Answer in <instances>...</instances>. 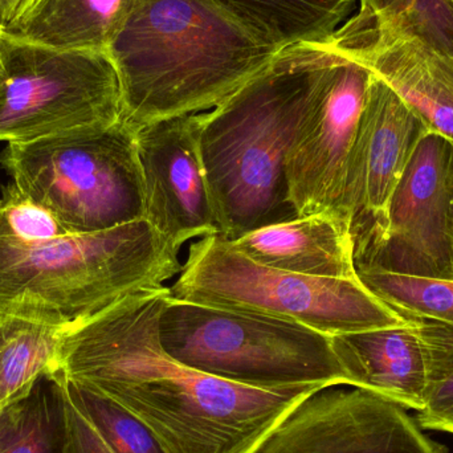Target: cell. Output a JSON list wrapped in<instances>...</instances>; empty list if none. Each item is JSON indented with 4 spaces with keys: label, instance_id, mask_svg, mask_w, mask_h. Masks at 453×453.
<instances>
[{
    "label": "cell",
    "instance_id": "cell-1",
    "mask_svg": "<svg viewBox=\"0 0 453 453\" xmlns=\"http://www.w3.org/2000/svg\"><path fill=\"white\" fill-rule=\"evenodd\" d=\"M167 287L68 325L52 372L121 407L164 453H250L317 383L240 385L173 358L159 337Z\"/></svg>",
    "mask_w": 453,
    "mask_h": 453
},
{
    "label": "cell",
    "instance_id": "cell-2",
    "mask_svg": "<svg viewBox=\"0 0 453 453\" xmlns=\"http://www.w3.org/2000/svg\"><path fill=\"white\" fill-rule=\"evenodd\" d=\"M281 50L215 0H138L106 48L134 130L211 111Z\"/></svg>",
    "mask_w": 453,
    "mask_h": 453
},
{
    "label": "cell",
    "instance_id": "cell-3",
    "mask_svg": "<svg viewBox=\"0 0 453 453\" xmlns=\"http://www.w3.org/2000/svg\"><path fill=\"white\" fill-rule=\"evenodd\" d=\"M335 52L330 45L282 50L236 92L198 114L199 148L226 240L297 218L288 186V151L298 122Z\"/></svg>",
    "mask_w": 453,
    "mask_h": 453
},
{
    "label": "cell",
    "instance_id": "cell-4",
    "mask_svg": "<svg viewBox=\"0 0 453 453\" xmlns=\"http://www.w3.org/2000/svg\"><path fill=\"white\" fill-rule=\"evenodd\" d=\"M180 271L178 253L145 219L36 244L0 229V314L68 326L161 289Z\"/></svg>",
    "mask_w": 453,
    "mask_h": 453
},
{
    "label": "cell",
    "instance_id": "cell-5",
    "mask_svg": "<svg viewBox=\"0 0 453 453\" xmlns=\"http://www.w3.org/2000/svg\"><path fill=\"white\" fill-rule=\"evenodd\" d=\"M177 300L298 322L327 335L407 321L358 279L305 276L261 265L220 234L201 237L169 288Z\"/></svg>",
    "mask_w": 453,
    "mask_h": 453
},
{
    "label": "cell",
    "instance_id": "cell-6",
    "mask_svg": "<svg viewBox=\"0 0 453 453\" xmlns=\"http://www.w3.org/2000/svg\"><path fill=\"white\" fill-rule=\"evenodd\" d=\"M165 350L202 372L253 388L350 385L332 335L298 322L169 296L159 321Z\"/></svg>",
    "mask_w": 453,
    "mask_h": 453
},
{
    "label": "cell",
    "instance_id": "cell-7",
    "mask_svg": "<svg viewBox=\"0 0 453 453\" xmlns=\"http://www.w3.org/2000/svg\"><path fill=\"white\" fill-rule=\"evenodd\" d=\"M3 169L24 196L68 234L104 231L145 218V180L135 130L124 122L8 143Z\"/></svg>",
    "mask_w": 453,
    "mask_h": 453
},
{
    "label": "cell",
    "instance_id": "cell-8",
    "mask_svg": "<svg viewBox=\"0 0 453 453\" xmlns=\"http://www.w3.org/2000/svg\"><path fill=\"white\" fill-rule=\"evenodd\" d=\"M0 142L121 122V87L106 50H64L0 31Z\"/></svg>",
    "mask_w": 453,
    "mask_h": 453
},
{
    "label": "cell",
    "instance_id": "cell-9",
    "mask_svg": "<svg viewBox=\"0 0 453 453\" xmlns=\"http://www.w3.org/2000/svg\"><path fill=\"white\" fill-rule=\"evenodd\" d=\"M357 272L453 280V143L435 132L420 141L382 226L354 244Z\"/></svg>",
    "mask_w": 453,
    "mask_h": 453
},
{
    "label": "cell",
    "instance_id": "cell-10",
    "mask_svg": "<svg viewBox=\"0 0 453 453\" xmlns=\"http://www.w3.org/2000/svg\"><path fill=\"white\" fill-rule=\"evenodd\" d=\"M333 50L334 60L298 122L285 170L297 217L330 212L346 223V167L372 72L361 61Z\"/></svg>",
    "mask_w": 453,
    "mask_h": 453
},
{
    "label": "cell",
    "instance_id": "cell-11",
    "mask_svg": "<svg viewBox=\"0 0 453 453\" xmlns=\"http://www.w3.org/2000/svg\"><path fill=\"white\" fill-rule=\"evenodd\" d=\"M250 453H446L395 402L351 385L298 402Z\"/></svg>",
    "mask_w": 453,
    "mask_h": 453
},
{
    "label": "cell",
    "instance_id": "cell-12",
    "mask_svg": "<svg viewBox=\"0 0 453 453\" xmlns=\"http://www.w3.org/2000/svg\"><path fill=\"white\" fill-rule=\"evenodd\" d=\"M430 132L420 114L372 73L343 186L342 217L353 245L382 226L394 190Z\"/></svg>",
    "mask_w": 453,
    "mask_h": 453
},
{
    "label": "cell",
    "instance_id": "cell-13",
    "mask_svg": "<svg viewBox=\"0 0 453 453\" xmlns=\"http://www.w3.org/2000/svg\"><path fill=\"white\" fill-rule=\"evenodd\" d=\"M145 180V218L180 255L196 237L219 234L199 148L198 114L135 130Z\"/></svg>",
    "mask_w": 453,
    "mask_h": 453
},
{
    "label": "cell",
    "instance_id": "cell-14",
    "mask_svg": "<svg viewBox=\"0 0 453 453\" xmlns=\"http://www.w3.org/2000/svg\"><path fill=\"white\" fill-rule=\"evenodd\" d=\"M327 44L364 63L453 143V58L382 21L349 19Z\"/></svg>",
    "mask_w": 453,
    "mask_h": 453
},
{
    "label": "cell",
    "instance_id": "cell-15",
    "mask_svg": "<svg viewBox=\"0 0 453 453\" xmlns=\"http://www.w3.org/2000/svg\"><path fill=\"white\" fill-rule=\"evenodd\" d=\"M406 319L396 326L333 335V348L351 386L418 412L425 406V351L417 324Z\"/></svg>",
    "mask_w": 453,
    "mask_h": 453
},
{
    "label": "cell",
    "instance_id": "cell-16",
    "mask_svg": "<svg viewBox=\"0 0 453 453\" xmlns=\"http://www.w3.org/2000/svg\"><path fill=\"white\" fill-rule=\"evenodd\" d=\"M231 244L269 268L327 279H358L350 228L330 212L261 226Z\"/></svg>",
    "mask_w": 453,
    "mask_h": 453
},
{
    "label": "cell",
    "instance_id": "cell-17",
    "mask_svg": "<svg viewBox=\"0 0 453 453\" xmlns=\"http://www.w3.org/2000/svg\"><path fill=\"white\" fill-rule=\"evenodd\" d=\"M137 3L138 0H28L5 34L64 50H106Z\"/></svg>",
    "mask_w": 453,
    "mask_h": 453
},
{
    "label": "cell",
    "instance_id": "cell-18",
    "mask_svg": "<svg viewBox=\"0 0 453 453\" xmlns=\"http://www.w3.org/2000/svg\"><path fill=\"white\" fill-rule=\"evenodd\" d=\"M280 50L333 39L354 0H215Z\"/></svg>",
    "mask_w": 453,
    "mask_h": 453
},
{
    "label": "cell",
    "instance_id": "cell-19",
    "mask_svg": "<svg viewBox=\"0 0 453 453\" xmlns=\"http://www.w3.org/2000/svg\"><path fill=\"white\" fill-rule=\"evenodd\" d=\"M66 395L56 372L0 410V453H65Z\"/></svg>",
    "mask_w": 453,
    "mask_h": 453
},
{
    "label": "cell",
    "instance_id": "cell-20",
    "mask_svg": "<svg viewBox=\"0 0 453 453\" xmlns=\"http://www.w3.org/2000/svg\"><path fill=\"white\" fill-rule=\"evenodd\" d=\"M66 326L0 314V410L23 398L52 372Z\"/></svg>",
    "mask_w": 453,
    "mask_h": 453
},
{
    "label": "cell",
    "instance_id": "cell-21",
    "mask_svg": "<svg viewBox=\"0 0 453 453\" xmlns=\"http://www.w3.org/2000/svg\"><path fill=\"white\" fill-rule=\"evenodd\" d=\"M410 319L417 324L426 359L425 406L418 411V425L422 430L453 434V326Z\"/></svg>",
    "mask_w": 453,
    "mask_h": 453
},
{
    "label": "cell",
    "instance_id": "cell-22",
    "mask_svg": "<svg viewBox=\"0 0 453 453\" xmlns=\"http://www.w3.org/2000/svg\"><path fill=\"white\" fill-rule=\"evenodd\" d=\"M362 284L404 317L453 326V280L422 279L386 272L358 271Z\"/></svg>",
    "mask_w": 453,
    "mask_h": 453
},
{
    "label": "cell",
    "instance_id": "cell-23",
    "mask_svg": "<svg viewBox=\"0 0 453 453\" xmlns=\"http://www.w3.org/2000/svg\"><path fill=\"white\" fill-rule=\"evenodd\" d=\"M58 375L63 380L69 401L92 423L111 453H164L148 428L121 407L100 394Z\"/></svg>",
    "mask_w": 453,
    "mask_h": 453
},
{
    "label": "cell",
    "instance_id": "cell-24",
    "mask_svg": "<svg viewBox=\"0 0 453 453\" xmlns=\"http://www.w3.org/2000/svg\"><path fill=\"white\" fill-rule=\"evenodd\" d=\"M0 229L19 242L36 244L68 234L58 218L11 183L0 199Z\"/></svg>",
    "mask_w": 453,
    "mask_h": 453
},
{
    "label": "cell",
    "instance_id": "cell-25",
    "mask_svg": "<svg viewBox=\"0 0 453 453\" xmlns=\"http://www.w3.org/2000/svg\"><path fill=\"white\" fill-rule=\"evenodd\" d=\"M375 21L393 24L453 58V4L449 0H414L401 15Z\"/></svg>",
    "mask_w": 453,
    "mask_h": 453
},
{
    "label": "cell",
    "instance_id": "cell-26",
    "mask_svg": "<svg viewBox=\"0 0 453 453\" xmlns=\"http://www.w3.org/2000/svg\"><path fill=\"white\" fill-rule=\"evenodd\" d=\"M65 453H111L92 423L69 401L68 396Z\"/></svg>",
    "mask_w": 453,
    "mask_h": 453
},
{
    "label": "cell",
    "instance_id": "cell-27",
    "mask_svg": "<svg viewBox=\"0 0 453 453\" xmlns=\"http://www.w3.org/2000/svg\"><path fill=\"white\" fill-rule=\"evenodd\" d=\"M414 0H361V10L354 16L357 21L385 20L401 15L411 7Z\"/></svg>",
    "mask_w": 453,
    "mask_h": 453
},
{
    "label": "cell",
    "instance_id": "cell-28",
    "mask_svg": "<svg viewBox=\"0 0 453 453\" xmlns=\"http://www.w3.org/2000/svg\"><path fill=\"white\" fill-rule=\"evenodd\" d=\"M28 0H0V31L12 27Z\"/></svg>",
    "mask_w": 453,
    "mask_h": 453
},
{
    "label": "cell",
    "instance_id": "cell-29",
    "mask_svg": "<svg viewBox=\"0 0 453 453\" xmlns=\"http://www.w3.org/2000/svg\"><path fill=\"white\" fill-rule=\"evenodd\" d=\"M0 71H2V61H0Z\"/></svg>",
    "mask_w": 453,
    "mask_h": 453
},
{
    "label": "cell",
    "instance_id": "cell-30",
    "mask_svg": "<svg viewBox=\"0 0 453 453\" xmlns=\"http://www.w3.org/2000/svg\"><path fill=\"white\" fill-rule=\"evenodd\" d=\"M449 2H451V3H452V4H453V0H449Z\"/></svg>",
    "mask_w": 453,
    "mask_h": 453
}]
</instances>
